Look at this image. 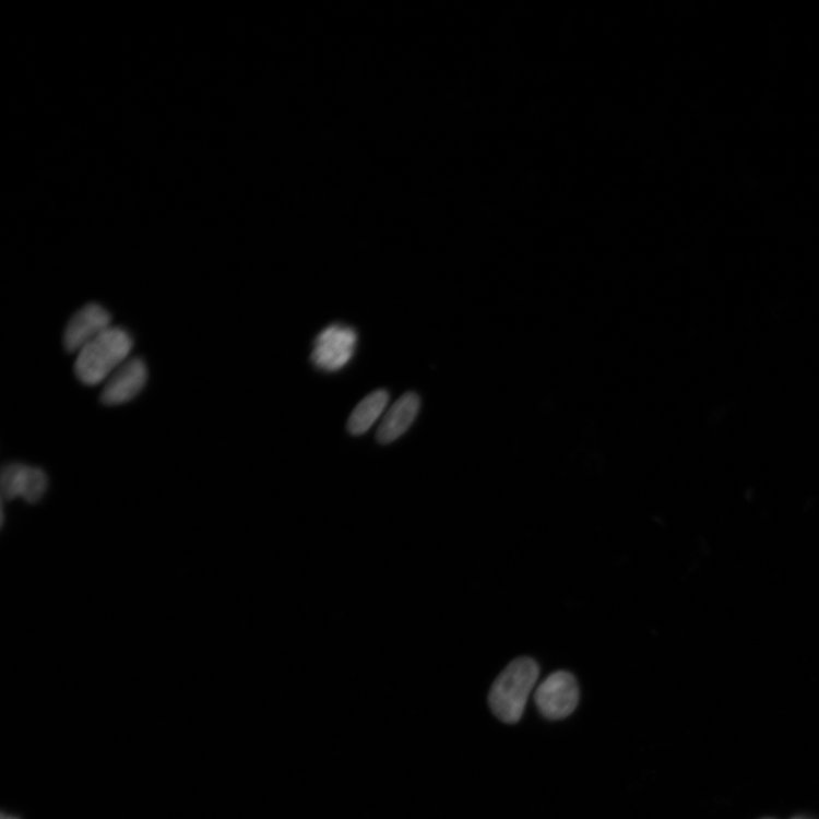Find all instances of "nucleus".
<instances>
[{"mask_svg": "<svg viewBox=\"0 0 819 819\" xmlns=\"http://www.w3.org/2000/svg\"><path fill=\"white\" fill-rule=\"evenodd\" d=\"M132 347V337L123 328L109 327L76 353L78 379L88 387L102 384L129 360Z\"/></svg>", "mask_w": 819, "mask_h": 819, "instance_id": "obj_1", "label": "nucleus"}, {"mask_svg": "<svg viewBox=\"0 0 819 819\" xmlns=\"http://www.w3.org/2000/svg\"><path fill=\"white\" fill-rule=\"evenodd\" d=\"M538 675L539 667L532 658L522 657L510 663L490 688L488 704L491 713L506 724L521 721Z\"/></svg>", "mask_w": 819, "mask_h": 819, "instance_id": "obj_2", "label": "nucleus"}, {"mask_svg": "<svg viewBox=\"0 0 819 819\" xmlns=\"http://www.w3.org/2000/svg\"><path fill=\"white\" fill-rule=\"evenodd\" d=\"M358 345V333L353 327L333 323L317 336L311 363L325 372H335L348 365Z\"/></svg>", "mask_w": 819, "mask_h": 819, "instance_id": "obj_3", "label": "nucleus"}, {"mask_svg": "<svg viewBox=\"0 0 819 819\" xmlns=\"http://www.w3.org/2000/svg\"><path fill=\"white\" fill-rule=\"evenodd\" d=\"M535 703L543 717L560 721L569 717L579 705L580 687L572 674L559 670L543 680L535 692Z\"/></svg>", "mask_w": 819, "mask_h": 819, "instance_id": "obj_4", "label": "nucleus"}, {"mask_svg": "<svg viewBox=\"0 0 819 819\" xmlns=\"http://www.w3.org/2000/svg\"><path fill=\"white\" fill-rule=\"evenodd\" d=\"M48 486L49 480L43 470L20 462L7 464L0 477L4 502L20 499L29 505H37L46 497Z\"/></svg>", "mask_w": 819, "mask_h": 819, "instance_id": "obj_5", "label": "nucleus"}, {"mask_svg": "<svg viewBox=\"0 0 819 819\" xmlns=\"http://www.w3.org/2000/svg\"><path fill=\"white\" fill-rule=\"evenodd\" d=\"M147 378L146 364L139 358L129 359L105 381L100 400L109 406L128 403L142 393Z\"/></svg>", "mask_w": 819, "mask_h": 819, "instance_id": "obj_6", "label": "nucleus"}, {"mask_svg": "<svg viewBox=\"0 0 819 819\" xmlns=\"http://www.w3.org/2000/svg\"><path fill=\"white\" fill-rule=\"evenodd\" d=\"M111 314L99 305H88L80 309L69 321L63 344L68 352L78 353L88 343L108 330Z\"/></svg>", "mask_w": 819, "mask_h": 819, "instance_id": "obj_7", "label": "nucleus"}, {"mask_svg": "<svg viewBox=\"0 0 819 819\" xmlns=\"http://www.w3.org/2000/svg\"><path fill=\"white\" fill-rule=\"evenodd\" d=\"M422 401L417 393L403 394L389 410L377 430V441L388 446L403 436L413 426L420 412Z\"/></svg>", "mask_w": 819, "mask_h": 819, "instance_id": "obj_8", "label": "nucleus"}, {"mask_svg": "<svg viewBox=\"0 0 819 819\" xmlns=\"http://www.w3.org/2000/svg\"><path fill=\"white\" fill-rule=\"evenodd\" d=\"M390 401V394L385 390H378L365 397L357 407L353 410L347 422V429L353 436H361L367 432L377 419L384 413Z\"/></svg>", "mask_w": 819, "mask_h": 819, "instance_id": "obj_9", "label": "nucleus"}, {"mask_svg": "<svg viewBox=\"0 0 819 819\" xmlns=\"http://www.w3.org/2000/svg\"><path fill=\"white\" fill-rule=\"evenodd\" d=\"M2 819H17V818H13V817H5V816L3 815V816H2Z\"/></svg>", "mask_w": 819, "mask_h": 819, "instance_id": "obj_10", "label": "nucleus"}, {"mask_svg": "<svg viewBox=\"0 0 819 819\" xmlns=\"http://www.w3.org/2000/svg\"><path fill=\"white\" fill-rule=\"evenodd\" d=\"M792 819H809V818H806V817H796V818H792Z\"/></svg>", "mask_w": 819, "mask_h": 819, "instance_id": "obj_11", "label": "nucleus"}, {"mask_svg": "<svg viewBox=\"0 0 819 819\" xmlns=\"http://www.w3.org/2000/svg\"><path fill=\"white\" fill-rule=\"evenodd\" d=\"M767 819H770V818H767Z\"/></svg>", "mask_w": 819, "mask_h": 819, "instance_id": "obj_12", "label": "nucleus"}]
</instances>
